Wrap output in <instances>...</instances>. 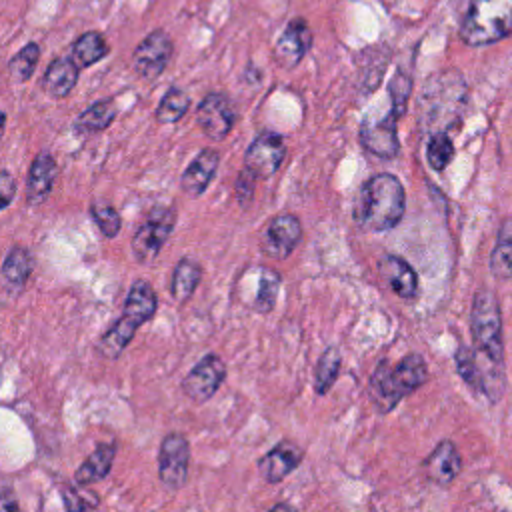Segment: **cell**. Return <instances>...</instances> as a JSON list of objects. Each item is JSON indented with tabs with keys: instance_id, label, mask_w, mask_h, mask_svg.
I'll list each match as a JSON object with an SVG mask.
<instances>
[{
	"instance_id": "1",
	"label": "cell",
	"mask_w": 512,
	"mask_h": 512,
	"mask_svg": "<svg viewBox=\"0 0 512 512\" xmlns=\"http://www.w3.org/2000/svg\"><path fill=\"white\" fill-rule=\"evenodd\" d=\"M468 88L458 70H442L430 76L418 96V124L422 132H446L454 128L466 108Z\"/></svg>"
},
{
	"instance_id": "2",
	"label": "cell",
	"mask_w": 512,
	"mask_h": 512,
	"mask_svg": "<svg viewBox=\"0 0 512 512\" xmlns=\"http://www.w3.org/2000/svg\"><path fill=\"white\" fill-rule=\"evenodd\" d=\"M404 210L406 192L402 182L390 172H378L360 186L352 216L368 232H386L400 224Z\"/></svg>"
},
{
	"instance_id": "3",
	"label": "cell",
	"mask_w": 512,
	"mask_h": 512,
	"mask_svg": "<svg viewBox=\"0 0 512 512\" xmlns=\"http://www.w3.org/2000/svg\"><path fill=\"white\" fill-rule=\"evenodd\" d=\"M428 380V366L416 352L406 354L396 366L380 360L370 378V394L380 412H390L404 396Z\"/></svg>"
},
{
	"instance_id": "4",
	"label": "cell",
	"mask_w": 512,
	"mask_h": 512,
	"mask_svg": "<svg viewBox=\"0 0 512 512\" xmlns=\"http://www.w3.org/2000/svg\"><path fill=\"white\" fill-rule=\"evenodd\" d=\"M512 34V0H472L460 26L468 46H488Z\"/></svg>"
},
{
	"instance_id": "5",
	"label": "cell",
	"mask_w": 512,
	"mask_h": 512,
	"mask_svg": "<svg viewBox=\"0 0 512 512\" xmlns=\"http://www.w3.org/2000/svg\"><path fill=\"white\" fill-rule=\"evenodd\" d=\"M470 328L476 344V352L488 358L492 364L502 366L504 362V340H502V314L498 298L492 290L480 288L472 300Z\"/></svg>"
},
{
	"instance_id": "6",
	"label": "cell",
	"mask_w": 512,
	"mask_h": 512,
	"mask_svg": "<svg viewBox=\"0 0 512 512\" xmlns=\"http://www.w3.org/2000/svg\"><path fill=\"white\" fill-rule=\"evenodd\" d=\"M176 226L172 206H154L132 236V254L138 264H152Z\"/></svg>"
},
{
	"instance_id": "7",
	"label": "cell",
	"mask_w": 512,
	"mask_h": 512,
	"mask_svg": "<svg viewBox=\"0 0 512 512\" xmlns=\"http://www.w3.org/2000/svg\"><path fill=\"white\" fill-rule=\"evenodd\" d=\"M236 288L238 300L244 306L258 314H268L276 304V296L280 290V274L270 266L252 264L240 272Z\"/></svg>"
},
{
	"instance_id": "8",
	"label": "cell",
	"mask_w": 512,
	"mask_h": 512,
	"mask_svg": "<svg viewBox=\"0 0 512 512\" xmlns=\"http://www.w3.org/2000/svg\"><path fill=\"white\" fill-rule=\"evenodd\" d=\"M190 444L182 432H170L158 448V480L166 490H178L188 478Z\"/></svg>"
},
{
	"instance_id": "9",
	"label": "cell",
	"mask_w": 512,
	"mask_h": 512,
	"mask_svg": "<svg viewBox=\"0 0 512 512\" xmlns=\"http://www.w3.org/2000/svg\"><path fill=\"white\" fill-rule=\"evenodd\" d=\"M174 44L170 36L156 28L152 30L132 52V68L140 80L154 82L164 74L168 62L172 60Z\"/></svg>"
},
{
	"instance_id": "10",
	"label": "cell",
	"mask_w": 512,
	"mask_h": 512,
	"mask_svg": "<svg viewBox=\"0 0 512 512\" xmlns=\"http://www.w3.org/2000/svg\"><path fill=\"white\" fill-rule=\"evenodd\" d=\"M286 158V144L278 132H260L244 154V168L258 180H266L278 172Z\"/></svg>"
},
{
	"instance_id": "11",
	"label": "cell",
	"mask_w": 512,
	"mask_h": 512,
	"mask_svg": "<svg viewBox=\"0 0 512 512\" xmlns=\"http://www.w3.org/2000/svg\"><path fill=\"white\" fill-rule=\"evenodd\" d=\"M236 118L238 114L234 102L222 92L206 94L196 108V124L204 136L214 142L224 140L232 132Z\"/></svg>"
},
{
	"instance_id": "12",
	"label": "cell",
	"mask_w": 512,
	"mask_h": 512,
	"mask_svg": "<svg viewBox=\"0 0 512 512\" xmlns=\"http://www.w3.org/2000/svg\"><path fill=\"white\" fill-rule=\"evenodd\" d=\"M226 380V364L218 354H206L198 360V364L184 376L182 392L192 402H206L210 400L222 382Z\"/></svg>"
},
{
	"instance_id": "13",
	"label": "cell",
	"mask_w": 512,
	"mask_h": 512,
	"mask_svg": "<svg viewBox=\"0 0 512 512\" xmlns=\"http://www.w3.org/2000/svg\"><path fill=\"white\" fill-rule=\"evenodd\" d=\"M302 238V224L298 216L284 212L274 216L260 236V248L270 260H286Z\"/></svg>"
},
{
	"instance_id": "14",
	"label": "cell",
	"mask_w": 512,
	"mask_h": 512,
	"mask_svg": "<svg viewBox=\"0 0 512 512\" xmlns=\"http://www.w3.org/2000/svg\"><path fill=\"white\" fill-rule=\"evenodd\" d=\"M312 40L314 36L308 22L300 16L292 18L272 48V56L276 64L286 70L298 66L300 60L308 54Z\"/></svg>"
},
{
	"instance_id": "15",
	"label": "cell",
	"mask_w": 512,
	"mask_h": 512,
	"mask_svg": "<svg viewBox=\"0 0 512 512\" xmlns=\"http://www.w3.org/2000/svg\"><path fill=\"white\" fill-rule=\"evenodd\" d=\"M396 120L392 112L380 120H364L360 126V144L364 150L382 160L394 158L400 150Z\"/></svg>"
},
{
	"instance_id": "16",
	"label": "cell",
	"mask_w": 512,
	"mask_h": 512,
	"mask_svg": "<svg viewBox=\"0 0 512 512\" xmlns=\"http://www.w3.org/2000/svg\"><path fill=\"white\" fill-rule=\"evenodd\" d=\"M424 474L426 478L436 484V486H450L460 470H462V458H460V452L456 448V444L452 440H440L434 450L426 456L424 464Z\"/></svg>"
},
{
	"instance_id": "17",
	"label": "cell",
	"mask_w": 512,
	"mask_h": 512,
	"mask_svg": "<svg viewBox=\"0 0 512 512\" xmlns=\"http://www.w3.org/2000/svg\"><path fill=\"white\" fill-rule=\"evenodd\" d=\"M304 458V452L290 440H280L274 448H270L256 464L260 476L268 484L282 482L290 472H294Z\"/></svg>"
},
{
	"instance_id": "18",
	"label": "cell",
	"mask_w": 512,
	"mask_h": 512,
	"mask_svg": "<svg viewBox=\"0 0 512 512\" xmlns=\"http://www.w3.org/2000/svg\"><path fill=\"white\" fill-rule=\"evenodd\" d=\"M378 274L396 296L410 300L418 294V276L402 256L384 254L378 262Z\"/></svg>"
},
{
	"instance_id": "19",
	"label": "cell",
	"mask_w": 512,
	"mask_h": 512,
	"mask_svg": "<svg viewBox=\"0 0 512 512\" xmlns=\"http://www.w3.org/2000/svg\"><path fill=\"white\" fill-rule=\"evenodd\" d=\"M58 164L50 152H38L30 164L26 178V204L38 206L42 204L56 182Z\"/></svg>"
},
{
	"instance_id": "20",
	"label": "cell",
	"mask_w": 512,
	"mask_h": 512,
	"mask_svg": "<svg viewBox=\"0 0 512 512\" xmlns=\"http://www.w3.org/2000/svg\"><path fill=\"white\" fill-rule=\"evenodd\" d=\"M220 164V154L214 148H204L196 154V158L186 166L180 178V188L186 196L198 198L204 194L208 184L214 180L216 170Z\"/></svg>"
},
{
	"instance_id": "21",
	"label": "cell",
	"mask_w": 512,
	"mask_h": 512,
	"mask_svg": "<svg viewBox=\"0 0 512 512\" xmlns=\"http://www.w3.org/2000/svg\"><path fill=\"white\" fill-rule=\"evenodd\" d=\"M78 72H80V68L70 56H58L44 70L40 88L50 98H56V100L66 98L78 82Z\"/></svg>"
},
{
	"instance_id": "22",
	"label": "cell",
	"mask_w": 512,
	"mask_h": 512,
	"mask_svg": "<svg viewBox=\"0 0 512 512\" xmlns=\"http://www.w3.org/2000/svg\"><path fill=\"white\" fill-rule=\"evenodd\" d=\"M156 308H158V296H156L154 288L150 286V282H146L142 278L134 280L124 298L122 314L126 318H130L136 326H140L156 314Z\"/></svg>"
},
{
	"instance_id": "23",
	"label": "cell",
	"mask_w": 512,
	"mask_h": 512,
	"mask_svg": "<svg viewBox=\"0 0 512 512\" xmlns=\"http://www.w3.org/2000/svg\"><path fill=\"white\" fill-rule=\"evenodd\" d=\"M116 456V444L114 442H100L90 456L76 468L74 482L78 486H90L94 482H100L108 476Z\"/></svg>"
},
{
	"instance_id": "24",
	"label": "cell",
	"mask_w": 512,
	"mask_h": 512,
	"mask_svg": "<svg viewBox=\"0 0 512 512\" xmlns=\"http://www.w3.org/2000/svg\"><path fill=\"white\" fill-rule=\"evenodd\" d=\"M32 268H34V258L28 252V248L22 246V244H14L8 250V254L4 256V262H2L4 286L12 294H18L24 288V284L28 282V278L32 274Z\"/></svg>"
},
{
	"instance_id": "25",
	"label": "cell",
	"mask_w": 512,
	"mask_h": 512,
	"mask_svg": "<svg viewBox=\"0 0 512 512\" xmlns=\"http://www.w3.org/2000/svg\"><path fill=\"white\" fill-rule=\"evenodd\" d=\"M136 330H138V326L130 318L120 314V318L112 322V326L100 336V340L96 344L100 356H104L106 360H116L128 348Z\"/></svg>"
},
{
	"instance_id": "26",
	"label": "cell",
	"mask_w": 512,
	"mask_h": 512,
	"mask_svg": "<svg viewBox=\"0 0 512 512\" xmlns=\"http://www.w3.org/2000/svg\"><path fill=\"white\" fill-rule=\"evenodd\" d=\"M454 362H456V372L464 380V384L472 392L484 394L486 398H490V380L486 378V372L478 364L476 350H472V348H468L464 344L458 346V350L454 354Z\"/></svg>"
},
{
	"instance_id": "27",
	"label": "cell",
	"mask_w": 512,
	"mask_h": 512,
	"mask_svg": "<svg viewBox=\"0 0 512 512\" xmlns=\"http://www.w3.org/2000/svg\"><path fill=\"white\" fill-rule=\"evenodd\" d=\"M490 272L496 280H512V216L500 222L490 254Z\"/></svg>"
},
{
	"instance_id": "28",
	"label": "cell",
	"mask_w": 512,
	"mask_h": 512,
	"mask_svg": "<svg viewBox=\"0 0 512 512\" xmlns=\"http://www.w3.org/2000/svg\"><path fill=\"white\" fill-rule=\"evenodd\" d=\"M200 278H202L200 264L192 258H180L172 270V280H170L172 300L178 304H184L186 300H190L200 284Z\"/></svg>"
},
{
	"instance_id": "29",
	"label": "cell",
	"mask_w": 512,
	"mask_h": 512,
	"mask_svg": "<svg viewBox=\"0 0 512 512\" xmlns=\"http://www.w3.org/2000/svg\"><path fill=\"white\" fill-rule=\"evenodd\" d=\"M108 52H110V48H108L106 38L96 30H88L74 40L70 58L78 64V68H90L96 62L104 60L108 56Z\"/></svg>"
},
{
	"instance_id": "30",
	"label": "cell",
	"mask_w": 512,
	"mask_h": 512,
	"mask_svg": "<svg viewBox=\"0 0 512 512\" xmlns=\"http://www.w3.org/2000/svg\"><path fill=\"white\" fill-rule=\"evenodd\" d=\"M116 118V102L112 98H102L90 104L74 120V128L80 134H94L106 130Z\"/></svg>"
},
{
	"instance_id": "31",
	"label": "cell",
	"mask_w": 512,
	"mask_h": 512,
	"mask_svg": "<svg viewBox=\"0 0 512 512\" xmlns=\"http://www.w3.org/2000/svg\"><path fill=\"white\" fill-rule=\"evenodd\" d=\"M342 368V354L336 346H328L318 362H316V370H314V392L318 396L328 394V390L332 388V384L336 382L338 374Z\"/></svg>"
},
{
	"instance_id": "32",
	"label": "cell",
	"mask_w": 512,
	"mask_h": 512,
	"mask_svg": "<svg viewBox=\"0 0 512 512\" xmlns=\"http://www.w3.org/2000/svg\"><path fill=\"white\" fill-rule=\"evenodd\" d=\"M190 108V98L182 88H168L156 106V120L160 124H174L184 118V114Z\"/></svg>"
},
{
	"instance_id": "33",
	"label": "cell",
	"mask_w": 512,
	"mask_h": 512,
	"mask_svg": "<svg viewBox=\"0 0 512 512\" xmlns=\"http://www.w3.org/2000/svg\"><path fill=\"white\" fill-rule=\"evenodd\" d=\"M40 60V46L36 42H28L24 48H20L10 60H8V74L14 82H28L36 70V64Z\"/></svg>"
},
{
	"instance_id": "34",
	"label": "cell",
	"mask_w": 512,
	"mask_h": 512,
	"mask_svg": "<svg viewBox=\"0 0 512 512\" xmlns=\"http://www.w3.org/2000/svg\"><path fill=\"white\" fill-rule=\"evenodd\" d=\"M426 158L430 168L442 172L454 158V144L446 132H436L430 136L426 146Z\"/></svg>"
},
{
	"instance_id": "35",
	"label": "cell",
	"mask_w": 512,
	"mask_h": 512,
	"mask_svg": "<svg viewBox=\"0 0 512 512\" xmlns=\"http://www.w3.org/2000/svg\"><path fill=\"white\" fill-rule=\"evenodd\" d=\"M90 216L94 220V224L98 226V230L102 232L104 238H114L120 232L122 226V218L118 214V210L102 200H96L90 204Z\"/></svg>"
},
{
	"instance_id": "36",
	"label": "cell",
	"mask_w": 512,
	"mask_h": 512,
	"mask_svg": "<svg viewBox=\"0 0 512 512\" xmlns=\"http://www.w3.org/2000/svg\"><path fill=\"white\" fill-rule=\"evenodd\" d=\"M60 496H62L66 512H90L100 502V498L96 494H92L90 490H86L84 486L76 488L72 484H64L60 488Z\"/></svg>"
},
{
	"instance_id": "37",
	"label": "cell",
	"mask_w": 512,
	"mask_h": 512,
	"mask_svg": "<svg viewBox=\"0 0 512 512\" xmlns=\"http://www.w3.org/2000/svg\"><path fill=\"white\" fill-rule=\"evenodd\" d=\"M388 92H390V102H392L390 112L396 118H402L406 112V106H408L410 92H412V78L404 70H398L388 84Z\"/></svg>"
},
{
	"instance_id": "38",
	"label": "cell",
	"mask_w": 512,
	"mask_h": 512,
	"mask_svg": "<svg viewBox=\"0 0 512 512\" xmlns=\"http://www.w3.org/2000/svg\"><path fill=\"white\" fill-rule=\"evenodd\" d=\"M256 176H252L246 168H242V172L238 174L236 178V184H234V196H236V202L242 206V208H248L252 198H254V190H256Z\"/></svg>"
},
{
	"instance_id": "39",
	"label": "cell",
	"mask_w": 512,
	"mask_h": 512,
	"mask_svg": "<svg viewBox=\"0 0 512 512\" xmlns=\"http://www.w3.org/2000/svg\"><path fill=\"white\" fill-rule=\"evenodd\" d=\"M16 194V180L8 170L0 172V198H2V210H6Z\"/></svg>"
},
{
	"instance_id": "40",
	"label": "cell",
	"mask_w": 512,
	"mask_h": 512,
	"mask_svg": "<svg viewBox=\"0 0 512 512\" xmlns=\"http://www.w3.org/2000/svg\"><path fill=\"white\" fill-rule=\"evenodd\" d=\"M0 512H20L18 500L12 494V490L8 486L2 488V496H0Z\"/></svg>"
},
{
	"instance_id": "41",
	"label": "cell",
	"mask_w": 512,
	"mask_h": 512,
	"mask_svg": "<svg viewBox=\"0 0 512 512\" xmlns=\"http://www.w3.org/2000/svg\"><path fill=\"white\" fill-rule=\"evenodd\" d=\"M268 512H298L290 502H278Z\"/></svg>"
},
{
	"instance_id": "42",
	"label": "cell",
	"mask_w": 512,
	"mask_h": 512,
	"mask_svg": "<svg viewBox=\"0 0 512 512\" xmlns=\"http://www.w3.org/2000/svg\"><path fill=\"white\" fill-rule=\"evenodd\" d=\"M502 512H508V510H502Z\"/></svg>"
}]
</instances>
